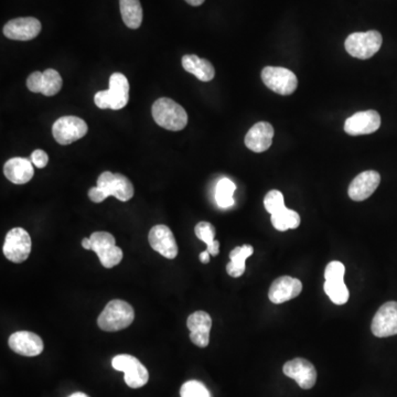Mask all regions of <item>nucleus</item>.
<instances>
[{"instance_id": "obj_6", "label": "nucleus", "mask_w": 397, "mask_h": 397, "mask_svg": "<svg viewBox=\"0 0 397 397\" xmlns=\"http://www.w3.org/2000/svg\"><path fill=\"white\" fill-rule=\"evenodd\" d=\"M102 191L103 198L115 196L120 201L126 202L134 196V186L130 179L120 173L105 171L97 179V186Z\"/></svg>"}, {"instance_id": "obj_11", "label": "nucleus", "mask_w": 397, "mask_h": 397, "mask_svg": "<svg viewBox=\"0 0 397 397\" xmlns=\"http://www.w3.org/2000/svg\"><path fill=\"white\" fill-rule=\"evenodd\" d=\"M372 334L377 338L397 334V301L385 303L375 313L372 321Z\"/></svg>"}, {"instance_id": "obj_39", "label": "nucleus", "mask_w": 397, "mask_h": 397, "mask_svg": "<svg viewBox=\"0 0 397 397\" xmlns=\"http://www.w3.org/2000/svg\"><path fill=\"white\" fill-rule=\"evenodd\" d=\"M69 397H89V396H87V395L84 394V393L77 392V393H74V394L70 395Z\"/></svg>"}, {"instance_id": "obj_33", "label": "nucleus", "mask_w": 397, "mask_h": 397, "mask_svg": "<svg viewBox=\"0 0 397 397\" xmlns=\"http://www.w3.org/2000/svg\"><path fill=\"white\" fill-rule=\"evenodd\" d=\"M41 79H42V72H33L29 75L27 80V87L32 93H41Z\"/></svg>"}, {"instance_id": "obj_32", "label": "nucleus", "mask_w": 397, "mask_h": 397, "mask_svg": "<svg viewBox=\"0 0 397 397\" xmlns=\"http://www.w3.org/2000/svg\"><path fill=\"white\" fill-rule=\"evenodd\" d=\"M346 267L344 265L340 262L329 263L328 266L324 270V279L327 282H338V280H344Z\"/></svg>"}, {"instance_id": "obj_25", "label": "nucleus", "mask_w": 397, "mask_h": 397, "mask_svg": "<svg viewBox=\"0 0 397 397\" xmlns=\"http://www.w3.org/2000/svg\"><path fill=\"white\" fill-rule=\"evenodd\" d=\"M272 223L278 231H287L289 229H297L301 225V217L293 210L285 209L272 214Z\"/></svg>"}, {"instance_id": "obj_15", "label": "nucleus", "mask_w": 397, "mask_h": 397, "mask_svg": "<svg viewBox=\"0 0 397 397\" xmlns=\"http://www.w3.org/2000/svg\"><path fill=\"white\" fill-rule=\"evenodd\" d=\"M41 23L33 17L13 19L4 27V34L8 39L17 41H29L38 37Z\"/></svg>"}, {"instance_id": "obj_28", "label": "nucleus", "mask_w": 397, "mask_h": 397, "mask_svg": "<svg viewBox=\"0 0 397 397\" xmlns=\"http://www.w3.org/2000/svg\"><path fill=\"white\" fill-rule=\"evenodd\" d=\"M324 289L328 297L330 298V301L336 305H344L349 299V291L344 284V280H338V282H327L326 280Z\"/></svg>"}, {"instance_id": "obj_29", "label": "nucleus", "mask_w": 397, "mask_h": 397, "mask_svg": "<svg viewBox=\"0 0 397 397\" xmlns=\"http://www.w3.org/2000/svg\"><path fill=\"white\" fill-rule=\"evenodd\" d=\"M265 209L270 215L278 213L282 210L285 209V201H284L283 194L277 190H272L268 192L264 198Z\"/></svg>"}, {"instance_id": "obj_21", "label": "nucleus", "mask_w": 397, "mask_h": 397, "mask_svg": "<svg viewBox=\"0 0 397 397\" xmlns=\"http://www.w3.org/2000/svg\"><path fill=\"white\" fill-rule=\"evenodd\" d=\"M4 173L6 178L13 184H27L34 175L32 161L21 157L9 159L4 165Z\"/></svg>"}, {"instance_id": "obj_30", "label": "nucleus", "mask_w": 397, "mask_h": 397, "mask_svg": "<svg viewBox=\"0 0 397 397\" xmlns=\"http://www.w3.org/2000/svg\"><path fill=\"white\" fill-rule=\"evenodd\" d=\"M181 397H211L209 390L203 383L198 381H188L180 389Z\"/></svg>"}, {"instance_id": "obj_36", "label": "nucleus", "mask_w": 397, "mask_h": 397, "mask_svg": "<svg viewBox=\"0 0 397 397\" xmlns=\"http://www.w3.org/2000/svg\"><path fill=\"white\" fill-rule=\"evenodd\" d=\"M210 253L208 251H204L200 254V260H201L203 264H208L210 262Z\"/></svg>"}, {"instance_id": "obj_20", "label": "nucleus", "mask_w": 397, "mask_h": 397, "mask_svg": "<svg viewBox=\"0 0 397 397\" xmlns=\"http://www.w3.org/2000/svg\"><path fill=\"white\" fill-rule=\"evenodd\" d=\"M274 128L270 122H256L245 136V145L254 153H263L272 146Z\"/></svg>"}, {"instance_id": "obj_37", "label": "nucleus", "mask_w": 397, "mask_h": 397, "mask_svg": "<svg viewBox=\"0 0 397 397\" xmlns=\"http://www.w3.org/2000/svg\"><path fill=\"white\" fill-rule=\"evenodd\" d=\"M82 246L85 250H92V243H91V239H87V237H84L83 241H82Z\"/></svg>"}, {"instance_id": "obj_31", "label": "nucleus", "mask_w": 397, "mask_h": 397, "mask_svg": "<svg viewBox=\"0 0 397 397\" xmlns=\"http://www.w3.org/2000/svg\"><path fill=\"white\" fill-rule=\"evenodd\" d=\"M194 232H196V237L201 239L202 242L206 243V246H209L215 241L214 239V237H215V227L209 222H200V223L196 225Z\"/></svg>"}, {"instance_id": "obj_23", "label": "nucleus", "mask_w": 397, "mask_h": 397, "mask_svg": "<svg viewBox=\"0 0 397 397\" xmlns=\"http://www.w3.org/2000/svg\"><path fill=\"white\" fill-rule=\"evenodd\" d=\"M253 253H254V248L251 245L235 247L234 250L229 253L231 262L227 265V274L232 277H241L246 270L245 262L247 258L252 256Z\"/></svg>"}, {"instance_id": "obj_10", "label": "nucleus", "mask_w": 397, "mask_h": 397, "mask_svg": "<svg viewBox=\"0 0 397 397\" xmlns=\"http://www.w3.org/2000/svg\"><path fill=\"white\" fill-rule=\"evenodd\" d=\"M87 122L77 116H63L53 124L52 134L60 145L70 144L84 137L87 132Z\"/></svg>"}, {"instance_id": "obj_35", "label": "nucleus", "mask_w": 397, "mask_h": 397, "mask_svg": "<svg viewBox=\"0 0 397 397\" xmlns=\"http://www.w3.org/2000/svg\"><path fill=\"white\" fill-rule=\"evenodd\" d=\"M206 251L210 253V254L213 255V256H217L220 253V243L218 241H214L211 245L208 246Z\"/></svg>"}, {"instance_id": "obj_4", "label": "nucleus", "mask_w": 397, "mask_h": 397, "mask_svg": "<svg viewBox=\"0 0 397 397\" xmlns=\"http://www.w3.org/2000/svg\"><path fill=\"white\" fill-rule=\"evenodd\" d=\"M382 34L379 31L354 32L346 38V50L350 56L360 60H367L379 52L382 46Z\"/></svg>"}, {"instance_id": "obj_18", "label": "nucleus", "mask_w": 397, "mask_h": 397, "mask_svg": "<svg viewBox=\"0 0 397 397\" xmlns=\"http://www.w3.org/2000/svg\"><path fill=\"white\" fill-rule=\"evenodd\" d=\"M301 291H303V284L301 280L289 276H283L274 280L268 291V298L272 303L279 305L298 297L301 295Z\"/></svg>"}, {"instance_id": "obj_3", "label": "nucleus", "mask_w": 397, "mask_h": 397, "mask_svg": "<svg viewBox=\"0 0 397 397\" xmlns=\"http://www.w3.org/2000/svg\"><path fill=\"white\" fill-rule=\"evenodd\" d=\"M134 319L135 311L132 305L126 301L115 299L107 303L97 319V324L103 331L115 332L130 327Z\"/></svg>"}, {"instance_id": "obj_14", "label": "nucleus", "mask_w": 397, "mask_h": 397, "mask_svg": "<svg viewBox=\"0 0 397 397\" xmlns=\"http://www.w3.org/2000/svg\"><path fill=\"white\" fill-rule=\"evenodd\" d=\"M381 126V116L377 111L355 113L348 118L344 130L350 136L367 135L377 132Z\"/></svg>"}, {"instance_id": "obj_5", "label": "nucleus", "mask_w": 397, "mask_h": 397, "mask_svg": "<svg viewBox=\"0 0 397 397\" xmlns=\"http://www.w3.org/2000/svg\"><path fill=\"white\" fill-rule=\"evenodd\" d=\"M92 251L105 268H113L122 260V251L116 245L115 237L108 232H94L91 235Z\"/></svg>"}, {"instance_id": "obj_24", "label": "nucleus", "mask_w": 397, "mask_h": 397, "mask_svg": "<svg viewBox=\"0 0 397 397\" xmlns=\"http://www.w3.org/2000/svg\"><path fill=\"white\" fill-rule=\"evenodd\" d=\"M120 13L126 26L138 29L143 23V8L139 0H120Z\"/></svg>"}, {"instance_id": "obj_13", "label": "nucleus", "mask_w": 397, "mask_h": 397, "mask_svg": "<svg viewBox=\"0 0 397 397\" xmlns=\"http://www.w3.org/2000/svg\"><path fill=\"white\" fill-rule=\"evenodd\" d=\"M148 241L151 248L163 258L173 260L178 255V245L171 229L165 225H156L149 232Z\"/></svg>"}, {"instance_id": "obj_8", "label": "nucleus", "mask_w": 397, "mask_h": 397, "mask_svg": "<svg viewBox=\"0 0 397 397\" xmlns=\"http://www.w3.org/2000/svg\"><path fill=\"white\" fill-rule=\"evenodd\" d=\"M112 365L116 371L124 372L126 384L132 389H139L147 384L149 373L135 357L120 354L113 359Z\"/></svg>"}, {"instance_id": "obj_22", "label": "nucleus", "mask_w": 397, "mask_h": 397, "mask_svg": "<svg viewBox=\"0 0 397 397\" xmlns=\"http://www.w3.org/2000/svg\"><path fill=\"white\" fill-rule=\"evenodd\" d=\"M182 66L189 73L194 74L200 81L209 82L214 79L215 70L211 62L200 59L194 54H187L182 58Z\"/></svg>"}, {"instance_id": "obj_19", "label": "nucleus", "mask_w": 397, "mask_h": 397, "mask_svg": "<svg viewBox=\"0 0 397 397\" xmlns=\"http://www.w3.org/2000/svg\"><path fill=\"white\" fill-rule=\"evenodd\" d=\"M187 327L190 330V339L198 348H206L210 342L212 319L206 311H196L190 315L187 321Z\"/></svg>"}, {"instance_id": "obj_12", "label": "nucleus", "mask_w": 397, "mask_h": 397, "mask_svg": "<svg viewBox=\"0 0 397 397\" xmlns=\"http://www.w3.org/2000/svg\"><path fill=\"white\" fill-rule=\"evenodd\" d=\"M283 371L286 377L295 379L303 390H310L316 384L317 371L308 360L297 358L286 362Z\"/></svg>"}, {"instance_id": "obj_26", "label": "nucleus", "mask_w": 397, "mask_h": 397, "mask_svg": "<svg viewBox=\"0 0 397 397\" xmlns=\"http://www.w3.org/2000/svg\"><path fill=\"white\" fill-rule=\"evenodd\" d=\"M62 81L61 75L59 72L53 69H48L42 72V79H41V94L46 96H54L61 91Z\"/></svg>"}, {"instance_id": "obj_34", "label": "nucleus", "mask_w": 397, "mask_h": 397, "mask_svg": "<svg viewBox=\"0 0 397 397\" xmlns=\"http://www.w3.org/2000/svg\"><path fill=\"white\" fill-rule=\"evenodd\" d=\"M31 161L38 168H44L49 163V156L42 149H37L31 155Z\"/></svg>"}, {"instance_id": "obj_16", "label": "nucleus", "mask_w": 397, "mask_h": 397, "mask_svg": "<svg viewBox=\"0 0 397 397\" xmlns=\"http://www.w3.org/2000/svg\"><path fill=\"white\" fill-rule=\"evenodd\" d=\"M9 346L15 353L23 357H37L44 351V341L40 336L29 331H19L11 334Z\"/></svg>"}, {"instance_id": "obj_2", "label": "nucleus", "mask_w": 397, "mask_h": 397, "mask_svg": "<svg viewBox=\"0 0 397 397\" xmlns=\"http://www.w3.org/2000/svg\"><path fill=\"white\" fill-rule=\"evenodd\" d=\"M130 101V83L122 73H114L110 77V89L99 91L95 94L94 102L99 108L113 111L122 110Z\"/></svg>"}, {"instance_id": "obj_17", "label": "nucleus", "mask_w": 397, "mask_h": 397, "mask_svg": "<svg viewBox=\"0 0 397 397\" xmlns=\"http://www.w3.org/2000/svg\"><path fill=\"white\" fill-rule=\"evenodd\" d=\"M379 182H381V176L377 171H364L353 179L350 184L348 194L353 201H363L374 194L377 187L379 186Z\"/></svg>"}, {"instance_id": "obj_27", "label": "nucleus", "mask_w": 397, "mask_h": 397, "mask_svg": "<svg viewBox=\"0 0 397 397\" xmlns=\"http://www.w3.org/2000/svg\"><path fill=\"white\" fill-rule=\"evenodd\" d=\"M237 190L233 181L227 178L221 179L217 186V191H215V200H217L218 206L223 209L231 208L234 204V198L233 194Z\"/></svg>"}, {"instance_id": "obj_9", "label": "nucleus", "mask_w": 397, "mask_h": 397, "mask_svg": "<svg viewBox=\"0 0 397 397\" xmlns=\"http://www.w3.org/2000/svg\"><path fill=\"white\" fill-rule=\"evenodd\" d=\"M262 80L268 89L280 95L293 94L298 87L295 73L285 68L266 66L262 71Z\"/></svg>"}, {"instance_id": "obj_38", "label": "nucleus", "mask_w": 397, "mask_h": 397, "mask_svg": "<svg viewBox=\"0 0 397 397\" xmlns=\"http://www.w3.org/2000/svg\"><path fill=\"white\" fill-rule=\"evenodd\" d=\"M186 1L189 4V5L194 6V7H196V6H201L202 4L206 1V0H186Z\"/></svg>"}, {"instance_id": "obj_7", "label": "nucleus", "mask_w": 397, "mask_h": 397, "mask_svg": "<svg viewBox=\"0 0 397 397\" xmlns=\"http://www.w3.org/2000/svg\"><path fill=\"white\" fill-rule=\"evenodd\" d=\"M31 237L26 229L15 227L8 232L4 243L3 252L7 260L13 263L25 262L31 253Z\"/></svg>"}, {"instance_id": "obj_1", "label": "nucleus", "mask_w": 397, "mask_h": 397, "mask_svg": "<svg viewBox=\"0 0 397 397\" xmlns=\"http://www.w3.org/2000/svg\"><path fill=\"white\" fill-rule=\"evenodd\" d=\"M153 118L161 127L171 132L184 130L188 124V114L184 107L168 97H161L153 103Z\"/></svg>"}]
</instances>
